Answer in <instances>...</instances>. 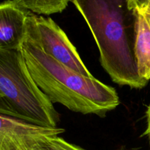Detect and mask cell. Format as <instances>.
<instances>
[{
    "instance_id": "cell-1",
    "label": "cell",
    "mask_w": 150,
    "mask_h": 150,
    "mask_svg": "<svg viewBox=\"0 0 150 150\" xmlns=\"http://www.w3.org/2000/svg\"><path fill=\"white\" fill-rule=\"evenodd\" d=\"M31 77L40 90L54 103L83 114L104 117L120 104L111 86L84 76L45 54L35 42L25 38L20 48Z\"/></svg>"
},
{
    "instance_id": "cell-6",
    "label": "cell",
    "mask_w": 150,
    "mask_h": 150,
    "mask_svg": "<svg viewBox=\"0 0 150 150\" xmlns=\"http://www.w3.org/2000/svg\"><path fill=\"white\" fill-rule=\"evenodd\" d=\"M135 18V58L139 76L150 80V22L144 13L139 10H132Z\"/></svg>"
},
{
    "instance_id": "cell-7",
    "label": "cell",
    "mask_w": 150,
    "mask_h": 150,
    "mask_svg": "<svg viewBox=\"0 0 150 150\" xmlns=\"http://www.w3.org/2000/svg\"><path fill=\"white\" fill-rule=\"evenodd\" d=\"M10 139L17 150H84L57 135H27Z\"/></svg>"
},
{
    "instance_id": "cell-3",
    "label": "cell",
    "mask_w": 150,
    "mask_h": 150,
    "mask_svg": "<svg viewBox=\"0 0 150 150\" xmlns=\"http://www.w3.org/2000/svg\"><path fill=\"white\" fill-rule=\"evenodd\" d=\"M0 114L34 125L58 127V114L31 77L20 50L0 49Z\"/></svg>"
},
{
    "instance_id": "cell-8",
    "label": "cell",
    "mask_w": 150,
    "mask_h": 150,
    "mask_svg": "<svg viewBox=\"0 0 150 150\" xmlns=\"http://www.w3.org/2000/svg\"><path fill=\"white\" fill-rule=\"evenodd\" d=\"M64 130L60 127H45L34 125L0 114V139L15 138L27 135H58Z\"/></svg>"
},
{
    "instance_id": "cell-10",
    "label": "cell",
    "mask_w": 150,
    "mask_h": 150,
    "mask_svg": "<svg viewBox=\"0 0 150 150\" xmlns=\"http://www.w3.org/2000/svg\"><path fill=\"white\" fill-rule=\"evenodd\" d=\"M127 7L130 11L138 10L150 13V0H128Z\"/></svg>"
},
{
    "instance_id": "cell-5",
    "label": "cell",
    "mask_w": 150,
    "mask_h": 150,
    "mask_svg": "<svg viewBox=\"0 0 150 150\" xmlns=\"http://www.w3.org/2000/svg\"><path fill=\"white\" fill-rule=\"evenodd\" d=\"M28 13L14 1L0 3V49L20 50L25 39Z\"/></svg>"
},
{
    "instance_id": "cell-4",
    "label": "cell",
    "mask_w": 150,
    "mask_h": 150,
    "mask_svg": "<svg viewBox=\"0 0 150 150\" xmlns=\"http://www.w3.org/2000/svg\"><path fill=\"white\" fill-rule=\"evenodd\" d=\"M25 29V38L35 42L45 54L83 76H92L76 47L52 19L29 12Z\"/></svg>"
},
{
    "instance_id": "cell-13",
    "label": "cell",
    "mask_w": 150,
    "mask_h": 150,
    "mask_svg": "<svg viewBox=\"0 0 150 150\" xmlns=\"http://www.w3.org/2000/svg\"><path fill=\"white\" fill-rule=\"evenodd\" d=\"M139 11H140V10H139ZM142 12H143V11H142ZM143 13H144L145 16H146V18H147L148 20H149V21L150 22V13H146V12H143Z\"/></svg>"
},
{
    "instance_id": "cell-11",
    "label": "cell",
    "mask_w": 150,
    "mask_h": 150,
    "mask_svg": "<svg viewBox=\"0 0 150 150\" xmlns=\"http://www.w3.org/2000/svg\"><path fill=\"white\" fill-rule=\"evenodd\" d=\"M0 150H17L10 138L0 139Z\"/></svg>"
},
{
    "instance_id": "cell-2",
    "label": "cell",
    "mask_w": 150,
    "mask_h": 150,
    "mask_svg": "<svg viewBox=\"0 0 150 150\" xmlns=\"http://www.w3.org/2000/svg\"><path fill=\"white\" fill-rule=\"evenodd\" d=\"M83 16L100 52V61L114 83L142 89L147 81L139 76L125 23L127 1H71Z\"/></svg>"
},
{
    "instance_id": "cell-9",
    "label": "cell",
    "mask_w": 150,
    "mask_h": 150,
    "mask_svg": "<svg viewBox=\"0 0 150 150\" xmlns=\"http://www.w3.org/2000/svg\"><path fill=\"white\" fill-rule=\"evenodd\" d=\"M21 8L37 16L55 14L65 10L70 1L67 0H15Z\"/></svg>"
},
{
    "instance_id": "cell-12",
    "label": "cell",
    "mask_w": 150,
    "mask_h": 150,
    "mask_svg": "<svg viewBox=\"0 0 150 150\" xmlns=\"http://www.w3.org/2000/svg\"><path fill=\"white\" fill-rule=\"evenodd\" d=\"M146 123H147V125H146V131L144 132V135H146L148 136L149 139V144H150V104L148 105L147 110L146 111Z\"/></svg>"
}]
</instances>
